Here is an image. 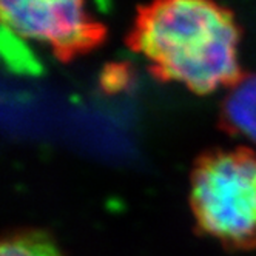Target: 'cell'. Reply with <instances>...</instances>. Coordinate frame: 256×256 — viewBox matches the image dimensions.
Segmentation results:
<instances>
[{
	"label": "cell",
	"mask_w": 256,
	"mask_h": 256,
	"mask_svg": "<svg viewBox=\"0 0 256 256\" xmlns=\"http://www.w3.org/2000/svg\"><path fill=\"white\" fill-rule=\"evenodd\" d=\"M241 34L234 12L219 4L159 0L138 6L126 45L150 62L158 80L210 94L244 76L238 59Z\"/></svg>",
	"instance_id": "obj_1"
},
{
	"label": "cell",
	"mask_w": 256,
	"mask_h": 256,
	"mask_svg": "<svg viewBox=\"0 0 256 256\" xmlns=\"http://www.w3.org/2000/svg\"><path fill=\"white\" fill-rule=\"evenodd\" d=\"M199 233L232 252L256 248V153L247 147L200 153L190 174Z\"/></svg>",
	"instance_id": "obj_2"
},
{
	"label": "cell",
	"mask_w": 256,
	"mask_h": 256,
	"mask_svg": "<svg viewBox=\"0 0 256 256\" xmlns=\"http://www.w3.org/2000/svg\"><path fill=\"white\" fill-rule=\"evenodd\" d=\"M132 80V70L126 64L113 62L108 64L100 74V88L108 94H114L128 86Z\"/></svg>",
	"instance_id": "obj_6"
},
{
	"label": "cell",
	"mask_w": 256,
	"mask_h": 256,
	"mask_svg": "<svg viewBox=\"0 0 256 256\" xmlns=\"http://www.w3.org/2000/svg\"><path fill=\"white\" fill-rule=\"evenodd\" d=\"M0 11L2 26L17 38L48 44L60 62L93 51L106 36L79 0H4Z\"/></svg>",
	"instance_id": "obj_3"
},
{
	"label": "cell",
	"mask_w": 256,
	"mask_h": 256,
	"mask_svg": "<svg viewBox=\"0 0 256 256\" xmlns=\"http://www.w3.org/2000/svg\"><path fill=\"white\" fill-rule=\"evenodd\" d=\"M218 124L224 133L256 144V72L244 74L228 88Z\"/></svg>",
	"instance_id": "obj_4"
},
{
	"label": "cell",
	"mask_w": 256,
	"mask_h": 256,
	"mask_svg": "<svg viewBox=\"0 0 256 256\" xmlns=\"http://www.w3.org/2000/svg\"><path fill=\"white\" fill-rule=\"evenodd\" d=\"M0 256H62V252L48 232L20 228L4 236Z\"/></svg>",
	"instance_id": "obj_5"
}]
</instances>
